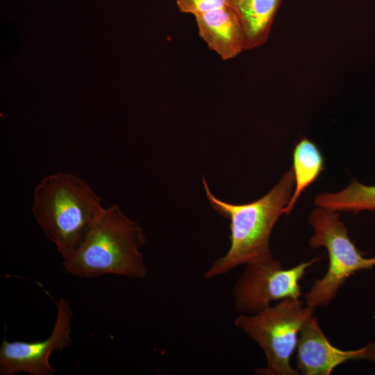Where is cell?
Returning <instances> with one entry per match:
<instances>
[{"label":"cell","mask_w":375,"mask_h":375,"mask_svg":"<svg viewBox=\"0 0 375 375\" xmlns=\"http://www.w3.org/2000/svg\"><path fill=\"white\" fill-rule=\"evenodd\" d=\"M202 183L212 208L230 220V247L204 274V278L228 273L241 265L269 261L274 258L269 246L273 228L286 213L294 180L292 168L263 197L247 203H231L217 198L204 176Z\"/></svg>","instance_id":"cell-1"},{"label":"cell","mask_w":375,"mask_h":375,"mask_svg":"<svg viewBox=\"0 0 375 375\" xmlns=\"http://www.w3.org/2000/svg\"><path fill=\"white\" fill-rule=\"evenodd\" d=\"M105 210L92 187L70 173L46 176L33 190L32 213L62 262L74 255Z\"/></svg>","instance_id":"cell-2"},{"label":"cell","mask_w":375,"mask_h":375,"mask_svg":"<svg viewBox=\"0 0 375 375\" xmlns=\"http://www.w3.org/2000/svg\"><path fill=\"white\" fill-rule=\"evenodd\" d=\"M145 241L140 225L113 204L106 208L76 251L62 262L65 272L83 278L116 274L142 279L147 273L140 251Z\"/></svg>","instance_id":"cell-3"},{"label":"cell","mask_w":375,"mask_h":375,"mask_svg":"<svg viewBox=\"0 0 375 375\" xmlns=\"http://www.w3.org/2000/svg\"><path fill=\"white\" fill-rule=\"evenodd\" d=\"M315 309L300 299L288 298L253 314H240L234 321L262 349L266 367L256 369L263 375H299L290 363L300 331Z\"/></svg>","instance_id":"cell-4"},{"label":"cell","mask_w":375,"mask_h":375,"mask_svg":"<svg viewBox=\"0 0 375 375\" xmlns=\"http://www.w3.org/2000/svg\"><path fill=\"white\" fill-rule=\"evenodd\" d=\"M308 222L314 230L310 247L325 248L328 258L325 275L316 279L305 294V304L315 309L328 306L356 272L375 266V257H363L351 240L339 212L317 206L310 212Z\"/></svg>","instance_id":"cell-5"},{"label":"cell","mask_w":375,"mask_h":375,"mask_svg":"<svg viewBox=\"0 0 375 375\" xmlns=\"http://www.w3.org/2000/svg\"><path fill=\"white\" fill-rule=\"evenodd\" d=\"M320 260L314 258L283 269L275 258L247 264L233 288L234 306L241 314L253 315L269 307L274 301L301 296L300 281L307 269Z\"/></svg>","instance_id":"cell-6"},{"label":"cell","mask_w":375,"mask_h":375,"mask_svg":"<svg viewBox=\"0 0 375 375\" xmlns=\"http://www.w3.org/2000/svg\"><path fill=\"white\" fill-rule=\"evenodd\" d=\"M57 316L49 337L35 342L13 341L3 339L0 347V374L53 375L56 369L49 363L53 351L69 347L72 333L73 312L69 302L61 297L56 302Z\"/></svg>","instance_id":"cell-7"},{"label":"cell","mask_w":375,"mask_h":375,"mask_svg":"<svg viewBox=\"0 0 375 375\" xmlns=\"http://www.w3.org/2000/svg\"><path fill=\"white\" fill-rule=\"evenodd\" d=\"M296 350L297 370L303 375H330L337 367L349 360L375 362L374 342L355 350L337 348L325 336L313 315L302 326Z\"/></svg>","instance_id":"cell-8"},{"label":"cell","mask_w":375,"mask_h":375,"mask_svg":"<svg viewBox=\"0 0 375 375\" xmlns=\"http://www.w3.org/2000/svg\"><path fill=\"white\" fill-rule=\"evenodd\" d=\"M194 18L199 36L222 60L233 59L245 50L240 21L229 6L200 14Z\"/></svg>","instance_id":"cell-9"},{"label":"cell","mask_w":375,"mask_h":375,"mask_svg":"<svg viewBox=\"0 0 375 375\" xmlns=\"http://www.w3.org/2000/svg\"><path fill=\"white\" fill-rule=\"evenodd\" d=\"M282 0H228L236 14L243 33L244 49L251 50L264 44Z\"/></svg>","instance_id":"cell-10"},{"label":"cell","mask_w":375,"mask_h":375,"mask_svg":"<svg viewBox=\"0 0 375 375\" xmlns=\"http://www.w3.org/2000/svg\"><path fill=\"white\" fill-rule=\"evenodd\" d=\"M292 160L294 188L285 208L287 214L290 213L301 194L324 169V159L319 149L307 138H301L295 145Z\"/></svg>","instance_id":"cell-11"},{"label":"cell","mask_w":375,"mask_h":375,"mask_svg":"<svg viewBox=\"0 0 375 375\" xmlns=\"http://www.w3.org/2000/svg\"><path fill=\"white\" fill-rule=\"evenodd\" d=\"M314 203L318 207L337 212L373 211L375 210V185H365L353 179L342 191L317 195Z\"/></svg>","instance_id":"cell-12"},{"label":"cell","mask_w":375,"mask_h":375,"mask_svg":"<svg viewBox=\"0 0 375 375\" xmlns=\"http://www.w3.org/2000/svg\"><path fill=\"white\" fill-rule=\"evenodd\" d=\"M181 12L194 17L219 8L228 6V0H176Z\"/></svg>","instance_id":"cell-13"}]
</instances>
